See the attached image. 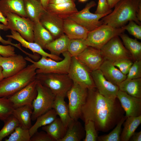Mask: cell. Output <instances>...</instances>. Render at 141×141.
<instances>
[{"label": "cell", "mask_w": 141, "mask_h": 141, "mask_svg": "<svg viewBox=\"0 0 141 141\" xmlns=\"http://www.w3.org/2000/svg\"><path fill=\"white\" fill-rule=\"evenodd\" d=\"M84 128L78 120H74L68 127L61 141H80L85 136Z\"/></svg>", "instance_id": "29"}, {"label": "cell", "mask_w": 141, "mask_h": 141, "mask_svg": "<svg viewBox=\"0 0 141 141\" xmlns=\"http://www.w3.org/2000/svg\"><path fill=\"white\" fill-rule=\"evenodd\" d=\"M62 54L64 58L59 61L43 56H42L41 58L37 61L28 56L25 58L27 61L35 65L37 68L36 70L37 74L52 73L68 74L72 56L67 51Z\"/></svg>", "instance_id": "5"}, {"label": "cell", "mask_w": 141, "mask_h": 141, "mask_svg": "<svg viewBox=\"0 0 141 141\" xmlns=\"http://www.w3.org/2000/svg\"><path fill=\"white\" fill-rule=\"evenodd\" d=\"M125 30L122 27L114 28L107 24H103L89 31L85 39L88 46L100 49L113 38L120 36Z\"/></svg>", "instance_id": "6"}, {"label": "cell", "mask_w": 141, "mask_h": 141, "mask_svg": "<svg viewBox=\"0 0 141 141\" xmlns=\"http://www.w3.org/2000/svg\"><path fill=\"white\" fill-rule=\"evenodd\" d=\"M24 4L27 17L34 22L39 21L46 10L40 0H24Z\"/></svg>", "instance_id": "26"}, {"label": "cell", "mask_w": 141, "mask_h": 141, "mask_svg": "<svg viewBox=\"0 0 141 141\" xmlns=\"http://www.w3.org/2000/svg\"><path fill=\"white\" fill-rule=\"evenodd\" d=\"M34 42L45 49L46 45L54 39L51 34L39 21L34 22L33 28Z\"/></svg>", "instance_id": "28"}, {"label": "cell", "mask_w": 141, "mask_h": 141, "mask_svg": "<svg viewBox=\"0 0 141 141\" xmlns=\"http://www.w3.org/2000/svg\"><path fill=\"white\" fill-rule=\"evenodd\" d=\"M63 31L64 34L70 39H85L89 32L84 27L69 18L64 20Z\"/></svg>", "instance_id": "22"}, {"label": "cell", "mask_w": 141, "mask_h": 141, "mask_svg": "<svg viewBox=\"0 0 141 141\" xmlns=\"http://www.w3.org/2000/svg\"><path fill=\"white\" fill-rule=\"evenodd\" d=\"M30 141H54L45 132L38 131L31 137Z\"/></svg>", "instance_id": "46"}, {"label": "cell", "mask_w": 141, "mask_h": 141, "mask_svg": "<svg viewBox=\"0 0 141 141\" xmlns=\"http://www.w3.org/2000/svg\"><path fill=\"white\" fill-rule=\"evenodd\" d=\"M131 141H141V131L134 132L131 137L129 140Z\"/></svg>", "instance_id": "48"}, {"label": "cell", "mask_w": 141, "mask_h": 141, "mask_svg": "<svg viewBox=\"0 0 141 141\" xmlns=\"http://www.w3.org/2000/svg\"><path fill=\"white\" fill-rule=\"evenodd\" d=\"M76 57L91 72L99 69L104 60L100 50L91 46H88Z\"/></svg>", "instance_id": "17"}, {"label": "cell", "mask_w": 141, "mask_h": 141, "mask_svg": "<svg viewBox=\"0 0 141 141\" xmlns=\"http://www.w3.org/2000/svg\"><path fill=\"white\" fill-rule=\"evenodd\" d=\"M65 97L61 96H56L53 105L52 109L59 116L64 127H68L73 121L71 118L68 105L64 100Z\"/></svg>", "instance_id": "24"}, {"label": "cell", "mask_w": 141, "mask_h": 141, "mask_svg": "<svg viewBox=\"0 0 141 141\" xmlns=\"http://www.w3.org/2000/svg\"><path fill=\"white\" fill-rule=\"evenodd\" d=\"M96 5L94 1H91L87 3L83 9L78 11L69 18L84 27L89 31L93 30L103 24L100 20L109 14L91 13L90 9Z\"/></svg>", "instance_id": "10"}, {"label": "cell", "mask_w": 141, "mask_h": 141, "mask_svg": "<svg viewBox=\"0 0 141 141\" xmlns=\"http://www.w3.org/2000/svg\"><path fill=\"white\" fill-rule=\"evenodd\" d=\"M127 118L124 116L116 125L115 127L108 134L98 136V141H120L122 126Z\"/></svg>", "instance_id": "36"}, {"label": "cell", "mask_w": 141, "mask_h": 141, "mask_svg": "<svg viewBox=\"0 0 141 141\" xmlns=\"http://www.w3.org/2000/svg\"><path fill=\"white\" fill-rule=\"evenodd\" d=\"M119 90L135 97L141 98V78L126 79L118 85Z\"/></svg>", "instance_id": "31"}, {"label": "cell", "mask_w": 141, "mask_h": 141, "mask_svg": "<svg viewBox=\"0 0 141 141\" xmlns=\"http://www.w3.org/2000/svg\"><path fill=\"white\" fill-rule=\"evenodd\" d=\"M141 123V115L127 117L124 122V128L120 135V141H128Z\"/></svg>", "instance_id": "32"}, {"label": "cell", "mask_w": 141, "mask_h": 141, "mask_svg": "<svg viewBox=\"0 0 141 141\" xmlns=\"http://www.w3.org/2000/svg\"><path fill=\"white\" fill-rule=\"evenodd\" d=\"M9 29L7 25L2 23L0 24V30H3L4 31L8 30ZM11 39L9 38L8 40H5L3 39L0 35V42L3 44L5 45H11L14 47H16L22 52L24 53L25 55L28 57H30L31 55V54L28 52L23 50L21 47V44L19 43L18 44H15L11 42Z\"/></svg>", "instance_id": "44"}, {"label": "cell", "mask_w": 141, "mask_h": 141, "mask_svg": "<svg viewBox=\"0 0 141 141\" xmlns=\"http://www.w3.org/2000/svg\"><path fill=\"white\" fill-rule=\"evenodd\" d=\"M46 10L63 20L69 18L78 11L75 2L48 4Z\"/></svg>", "instance_id": "21"}, {"label": "cell", "mask_w": 141, "mask_h": 141, "mask_svg": "<svg viewBox=\"0 0 141 141\" xmlns=\"http://www.w3.org/2000/svg\"><path fill=\"white\" fill-rule=\"evenodd\" d=\"M5 17L9 29L18 32L27 41L34 42V22L27 17L12 13L8 14Z\"/></svg>", "instance_id": "11"}, {"label": "cell", "mask_w": 141, "mask_h": 141, "mask_svg": "<svg viewBox=\"0 0 141 141\" xmlns=\"http://www.w3.org/2000/svg\"><path fill=\"white\" fill-rule=\"evenodd\" d=\"M31 137L29 130L22 128L20 125L5 141H30Z\"/></svg>", "instance_id": "38"}, {"label": "cell", "mask_w": 141, "mask_h": 141, "mask_svg": "<svg viewBox=\"0 0 141 141\" xmlns=\"http://www.w3.org/2000/svg\"><path fill=\"white\" fill-rule=\"evenodd\" d=\"M27 61L21 55L4 57L0 55V66L2 68L4 78L19 72L27 66Z\"/></svg>", "instance_id": "14"}, {"label": "cell", "mask_w": 141, "mask_h": 141, "mask_svg": "<svg viewBox=\"0 0 141 141\" xmlns=\"http://www.w3.org/2000/svg\"><path fill=\"white\" fill-rule=\"evenodd\" d=\"M87 92V89L74 83L67 92L66 96L68 100V105L73 120H77L80 118L81 109L86 101Z\"/></svg>", "instance_id": "9"}, {"label": "cell", "mask_w": 141, "mask_h": 141, "mask_svg": "<svg viewBox=\"0 0 141 141\" xmlns=\"http://www.w3.org/2000/svg\"><path fill=\"white\" fill-rule=\"evenodd\" d=\"M126 79H131L141 77V60L135 61L131 67Z\"/></svg>", "instance_id": "42"}, {"label": "cell", "mask_w": 141, "mask_h": 141, "mask_svg": "<svg viewBox=\"0 0 141 141\" xmlns=\"http://www.w3.org/2000/svg\"><path fill=\"white\" fill-rule=\"evenodd\" d=\"M39 21L51 34L54 39L64 34V20L46 10L41 16Z\"/></svg>", "instance_id": "18"}, {"label": "cell", "mask_w": 141, "mask_h": 141, "mask_svg": "<svg viewBox=\"0 0 141 141\" xmlns=\"http://www.w3.org/2000/svg\"><path fill=\"white\" fill-rule=\"evenodd\" d=\"M54 141H61L64 137L67 129L60 118H57L50 124L42 127Z\"/></svg>", "instance_id": "27"}, {"label": "cell", "mask_w": 141, "mask_h": 141, "mask_svg": "<svg viewBox=\"0 0 141 141\" xmlns=\"http://www.w3.org/2000/svg\"><path fill=\"white\" fill-rule=\"evenodd\" d=\"M33 109L32 105H25L14 108L12 114L17 120L22 128L29 130L32 126L31 116Z\"/></svg>", "instance_id": "25"}, {"label": "cell", "mask_w": 141, "mask_h": 141, "mask_svg": "<svg viewBox=\"0 0 141 141\" xmlns=\"http://www.w3.org/2000/svg\"><path fill=\"white\" fill-rule=\"evenodd\" d=\"M37 69L33 63L18 73L0 81V97L8 98L36 79Z\"/></svg>", "instance_id": "3"}, {"label": "cell", "mask_w": 141, "mask_h": 141, "mask_svg": "<svg viewBox=\"0 0 141 141\" xmlns=\"http://www.w3.org/2000/svg\"><path fill=\"white\" fill-rule=\"evenodd\" d=\"M124 111L117 98L112 99L101 95L96 88L88 89L80 118L84 122H94L97 130L107 132L112 129L124 116Z\"/></svg>", "instance_id": "1"}, {"label": "cell", "mask_w": 141, "mask_h": 141, "mask_svg": "<svg viewBox=\"0 0 141 141\" xmlns=\"http://www.w3.org/2000/svg\"><path fill=\"white\" fill-rule=\"evenodd\" d=\"M124 46L131 54L134 61L141 60V43L123 33L120 35Z\"/></svg>", "instance_id": "33"}, {"label": "cell", "mask_w": 141, "mask_h": 141, "mask_svg": "<svg viewBox=\"0 0 141 141\" xmlns=\"http://www.w3.org/2000/svg\"><path fill=\"white\" fill-rule=\"evenodd\" d=\"M122 0H107L110 9L114 8L115 5Z\"/></svg>", "instance_id": "50"}, {"label": "cell", "mask_w": 141, "mask_h": 141, "mask_svg": "<svg viewBox=\"0 0 141 141\" xmlns=\"http://www.w3.org/2000/svg\"><path fill=\"white\" fill-rule=\"evenodd\" d=\"M14 109L7 98L0 97V120L4 121L12 114Z\"/></svg>", "instance_id": "39"}, {"label": "cell", "mask_w": 141, "mask_h": 141, "mask_svg": "<svg viewBox=\"0 0 141 141\" xmlns=\"http://www.w3.org/2000/svg\"><path fill=\"white\" fill-rule=\"evenodd\" d=\"M36 79L22 89L7 98L14 108L26 105H32L37 92Z\"/></svg>", "instance_id": "13"}, {"label": "cell", "mask_w": 141, "mask_h": 141, "mask_svg": "<svg viewBox=\"0 0 141 141\" xmlns=\"http://www.w3.org/2000/svg\"><path fill=\"white\" fill-rule=\"evenodd\" d=\"M4 125L0 130V141L10 135L16 128L20 125L16 118L12 114L4 121Z\"/></svg>", "instance_id": "35"}, {"label": "cell", "mask_w": 141, "mask_h": 141, "mask_svg": "<svg viewBox=\"0 0 141 141\" xmlns=\"http://www.w3.org/2000/svg\"><path fill=\"white\" fill-rule=\"evenodd\" d=\"M2 68L0 66V81L4 78L2 72Z\"/></svg>", "instance_id": "53"}, {"label": "cell", "mask_w": 141, "mask_h": 141, "mask_svg": "<svg viewBox=\"0 0 141 141\" xmlns=\"http://www.w3.org/2000/svg\"><path fill=\"white\" fill-rule=\"evenodd\" d=\"M16 55L14 46L9 45H0V55L2 56L8 57Z\"/></svg>", "instance_id": "47"}, {"label": "cell", "mask_w": 141, "mask_h": 141, "mask_svg": "<svg viewBox=\"0 0 141 141\" xmlns=\"http://www.w3.org/2000/svg\"><path fill=\"white\" fill-rule=\"evenodd\" d=\"M125 30H127L131 35L136 38L141 39V26L136 23L134 21H129L128 24L124 25L121 27Z\"/></svg>", "instance_id": "41"}, {"label": "cell", "mask_w": 141, "mask_h": 141, "mask_svg": "<svg viewBox=\"0 0 141 141\" xmlns=\"http://www.w3.org/2000/svg\"><path fill=\"white\" fill-rule=\"evenodd\" d=\"M70 40L64 34L47 44L45 49L49 50L51 54L59 56L61 54L67 51Z\"/></svg>", "instance_id": "30"}, {"label": "cell", "mask_w": 141, "mask_h": 141, "mask_svg": "<svg viewBox=\"0 0 141 141\" xmlns=\"http://www.w3.org/2000/svg\"><path fill=\"white\" fill-rule=\"evenodd\" d=\"M100 50L104 60L113 63L121 59H133L130 53L123 45L119 36L111 39Z\"/></svg>", "instance_id": "12"}, {"label": "cell", "mask_w": 141, "mask_h": 141, "mask_svg": "<svg viewBox=\"0 0 141 141\" xmlns=\"http://www.w3.org/2000/svg\"><path fill=\"white\" fill-rule=\"evenodd\" d=\"M0 13L5 17L8 14L12 13L27 17L24 0H0Z\"/></svg>", "instance_id": "23"}, {"label": "cell", "mask_w": 141, "mask_h": 141, "mask_svg": "<svg viewBox=\"0 0 141 141\" xmlns=\"http://www.w3.org/2000/svg\"><path fill=\"white\" fill-rule=\"evenodd\" d=\"M75 0H49L48 4H58L70 2H75Z\"/></svg>", "instance_id": "49"}, {"label": "cell", "mask_w": 141, "mask_h": 141, "mask_svg": "<svg viewBox=\"0 0 141 141\" xmlns=\"http://www.w3.org/2000/svg\"><path fill=\"white\" fill-rule=\"evenodd\" d=\"M84 122L85 134L83 141H97L98 136L94 122L89 120Z\"/></svg>", "instance_id": "40"}, {"label": "cell", "mask_w": 141, "mask_h": 141, "mask_svg": "<svg viewBox=\"0 0 141 141\" xmlns=\"http://www.w3.org/2000/svg\"><path fill=\"white\" fill-rule=\"evenodd\" d=\"M11 33L10 35L6 36V37L17 41L22 46L31 50L34 54H38L42 56L48 57L57 61H61L63 59L59 56L46 52L37 43L34 42L27 41L22 38L20 34L16 31H11Z\"/></svg>", "instance_id": "19"}, {"label": "cell", "mask_w": 141, "mask_h": 141, "mask_svg": "<svg viewBox=\"0 0 141 141\" xmlns=\"http://www.w3.org/2000/svg\"><path fill=\"white\" fill-rule=\"evenodd\" d=\"M91 72L76 57H72L67 74L73 83L87 89L96 87Z\"/></svg>", "instance_id": "8"}, {"label": "cell", "mask_w": 141, "mask_h": 141, "mask_svg": "<svg viewBox=\"0 0 141 141\" xmlns=\"http://www.w3.org/2000/svg\"><path fill=\"white\" fill-rule=\"evenodd\" d=\"M57 115L55 110L52 109L38 116L35 124L29 130L31 137L38 131L41 127L48 125L54 121L57 117Z\"/></svg>", "instance_id": "34"}, {"label": "cell", "mask_w": 141, "mask_h": 141, "mask_svg": "<svg viewBox=\"0 0 141 141\" xmlns=\"http://www.w3.org/2000/svg\"><path fill=\"white\" fill-rule=\"evenodd\" d=\"M91 74L96 87L101 95L110 99L117 98L118 86L107 80L99 69L91 72Z\"/></svg>", "instance_id": "15"}, {"label": "cell", "mask_w": 141, "mask_h": 141, "mask_svg": "<svg viewBox=\"0 0 141 141\" xmlns=\"http://www.w3.org/2000/svg\"><path fill=\"white\" fill-rule=\"evenodd\" d=\"M37 81V95L32 104L33 109L31 119L33 121L36 120L38 116L52 109L56 97L49 89Z\"/></svg>", "instance_id": "7"}, {"label": "cell", "mask_w": 141, "mask_h": 141, "mask_svg": "<svg viewBox=\"0 0 141 141\" xmlns=\"http://www.w3.org/2000/svg\"><path fill=\"white\" fill-rule=\"evenodd\" d=\"M88 0H78V1L80 2L84 3L86 2Z\"/></svg>", "instance_id": "54"}, {"label": "cell", "mask_w": 141, "mask_h": 141, "mask_svg": "<svg viewBox=\"0 0 141 141\" xmlns=\"http://www.w3.org/2000/svg\"><path fill=\"white\" fill-rule=\"evenodd\" d=\"M0 22L7 25V21L5 17H4L0 13Z\"/></svg>", "instance_id": "51"}, {"label": "cell", "mask_w": 141, "mask_h": 141, "mask_svg": "<svg viewBox=\"0 0 141 141\" xmlns=\"http://www.w3.org/2000/svg\"><path fill=\"white\" fill-rule=\"evenodd\" d=\"M88 46L85 39H71L70 41L67 51L72 57H77Z\"/></svg>", "instance_id": "37"}, {"label": "cell", "mask_w": 141, "mask_h": 141, "mask_svg": "<svg viewBox=\"0 0 141 141\" xmlns=\"http://www.w3.org/2000/svg\"><path fill=\"white\" fill-rule=\"evenodd\" d=\"M116 97L125 113L126 117L141 115V98L132 96L119 90Z\"/></svg>", "instance_id": "16"}, {"label": "cell", "mask_w": 141, "mask_h": 141, "mask_svg": "<svg viewBox=\"0 0 141 141\" xmlns=\"http://www.w3.org/2000/svg\"><path fill=\"white\" fill-rule=\"evenodd\" d=\"M112 11L108 5L107 0H98L95 13L99 14H109Z\"/></svg>", "instance_id": "45"}, {"label": "cell", "mask_w": 141, "mask_h": 141, "mask_svg": "<svg viewBox=\"0 0 141 141\" xmlns=\"http://www.w3.org/2000/svg\"><path fill=\"white\" fill-rule=\"evenodd\" d=\"M36 79L49 89L56 96L66 97L73 84L67 74L38 73L36 74Z\"/></svg>", "instance_id": "4"}, {"label": "cell", "mask_w": 141, "mask_h": 141, "mask_svg": "<svg viewBox=\"0 0 141 141\" xmlns=\"http://www.w3.org/2000/svg\"><path fill=\"white\" fill-rule=\"evenodd\" d=\"M99 69L107 80L118 86L127 77V75L116 67L112 62L107 60H104Z\"/></svg>", "instance_id": "20"}, {"label": "cell", "mask_w": 141, "mask_h": 141, "mask_svg": "<svg viewBox=\"0 0 141 141\" xmlns=\"http://www.w3.org/2000/svg\"><path fill=\"white\" fill-rule=\"evenodd\" d=\"M42 5L46 10V8L48 4L49 0H40Z\"/></svg>", "instance_id": "52"}, {"label": "cell", "mask_w": 141, "mask_h": 141, "mask_svg": "<svg viewBox=\"0 0 141 141\" xmlns=\"http://www.w3.org/2000/svg\"><path fill=\"white\" fill-rule=\"evenodd\" d=\"M113 63L115 67L119 68V69L122 73L127 75L133 62L132 60L123 58L116 61L113 62Z\"/></svg>", "instance_id": "43"}, {"label": "cell", "mask_w": 141, "mask_h": 141, "mask_svg": "<svg viewBox=\"0 0 141 141\" xmlns=\"http://www.w3.org/2000/svg\"><path fill=\"white\" fill-rule=\"evenodd\" d=\"M114 10L102 18L103 24L120 28L131 21L140 25L141 0H122Z\"/></svg>", "instance_id": "2"}]
</instances>
